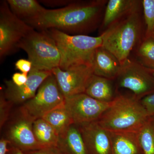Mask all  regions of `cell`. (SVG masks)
Returning a JSON list of instances; mask_svg holds the SVG:
<instances>
[{
	"mask_svg": "<svg viewBox=\"0 0 154 154\" xmlns=\"http://www.w3.org/2000/svg\"><path fill=\"white\" fill-rule=\"evenodd\" d=\"M107 0L73 1L66 7L46 9L28 23L38 30L56 29L70 35H86L99 29Z\"/></svg>",
	"mask_w": 154,
	"mask_h": 154,
	"instance_id": "obj_1",
	"label": "cell"
},
{
	"mask_svg": "<svg viewBox=\"0 0 154 154\" xmlns=\"http://www.w3.org/2000/svg\"><path fill=\"white\" fill-rule=\"evenodd\" d=\"M146 30L142 0H139L132 11L101 34L102 46L122 64L145 37Z\"/></svg>",
	"mask_w": 154,
	"mask_h": 154,
	"instance_id": "obj_2",
	"label": "cell"
},
{
	"mask_svg": "<svg viewBox=\"0 0 154 154\" xmlns=\"http://www.w3.org/2000/svg\"><path fill=\"white\" fill-rule=\"evenodd\" d=\"M149 117L140 99L118 92L97 122L108 131H139Z\"/></svg>",
	"mask_w": 154,
	"mask_h": 154,
	"instance_id": "obj_3",
	"label": "cell"
},
{
	"mask_svg": "<svg viewBox=\"0 0 154 154\" xmlns=\"http://www.w3.org/2000/svg\"><path fill=\"white\" fill-rule=\"evenodd\" d=\"M45 30L55 41L60 54L59 68L66 70L72 67L92 66L95 51L102 46V37L70 35L56 29Z\"/></svg>",
	"mask_w": 154,
	"mask_h": 154,
	"instance_id": "obj_4",
	"label": "cell"
},
{
	"mask_svg": "<svg viewBox=\"0 0 154 154\" xmlns=\"http://www.w3.org/2000/svg\"><path fill=\"white\" fill-rule=\"evenodd\" d=\"M17 48L27 54L32 69L52 72L59 67L60 53L54 39L45 30L33 29L20 41Z\"/></svg>",
	"mask_w": 154,
	"mask_h": 154,
	"instance_id": "obj_5",
	"label": "cell"
},
{
	"mask_svg": "<svg viewBox=\"0 0 154 154\" xmlns=\"http://www.w3.org/2000/svg\"><path fill=\"white\" fill-rule=\"evenodd\" d=\"M34 29L11 11L7 1L0 2V60L18 50L21 40Z\"/></svg>",
	"mask_w": 154,
	"mask_h": 154,
	"instance_id": "obj_6",
	"label": "cell"
},
{
	"mask_svg": "<svg viewBox=\"0 0 154 154\" xmlns=\"http://www.w3.org/2000/svg\"><path fill=\"white\" fill-rule=\"evenodd\" d=\"M116 81L117 88L128 89L140 100L154 94L152 70L143 66L132 58L130 57L122 64Z\"/></svg>",
	"mask_w": 154,
	"mask_h": 154,
	"instance_id": "obj_7",
	"label": "cell"
},
{
	"mask_svg": "<svg viewBox=\"0 0 154 154\" xmlns=\"http://www.w3.org/2000/svg\"><path fill=\"white\" fill-rule=\"evenodd\" d=\"M34 121L21 106L12 113L5 125H6L5 138L10 141V146L23 152L43 148L36 140L33 133Z\"/></svg>",
	"mask_w": 154,
	"mask_h": 154,
	"instance_id": "obj_8",
	"label": "cell"
},
{
	"mask_svg": "<svg viewBox=\"0 0 154 154\" xmlns=\"http://www.w3.org/2000/svg\"><path fill=\"white\" fill-rule=\"evenodd\" d=\"M65 101V98L61 92L55 76L52 73L42 83L35 96L21 106L35 120L42 118Z\"/></svg>",
	"mask_w": 154,
	"mask_h": 154,
	"instance_id": "obj_9",
	"label": "cell"
},
{
	"mask_svg": "<svg viewBox=\"0 0 154 154\" xmlns=\"http://www.w3.org/2000/svg\"><path fill=\"white\" fill-rule=\"evenodd\" d=\"M110 103L100 102L85 93L68 97L65 102L73 124L77 125L98 121Z\"/></svg>",
	"mask_w": 154,
	"mask_h": 154,
	"instance_id": "obj_10",
	"label": "cell"
},
{
	"mask_svg": "<svg viewBox=\"0 0 154 154\" xmlns=\"http://www.w3.org/2000/svg\"><path fill=\"white\" fill-rule=\"evenodd\" d=\"M52 73L65 98L85 93L94 74L93 66L82 65L63 70L54 69Z\"/></svg>",
	"mask_w": 154,
	"mask_h": 154,
	"instance_id": "obj_11",
	"label": "cell"
},
{
	"mask_svg": "<svg viewBox=\"0 0 154 154\" xmlns=\"http://www.w3.org/2000/svg\"><path fill=\"white\" fill-rule=\"evenodd\" d=\"M52 73V72L32 69L27 82L20 87L16 86L12 80H5V88L2 89L6 99L14 105H23L35 96L42 83Z\"/></svg>",
	"mask_w": 154,
	"mask_h": 154,
	"instance_id": "obj_12",
	"label": "cell"
},
{
	"mask_svg": "<svg viewBox=\"0 0 154 154\" xmlns=\"http://www.w3.org/2000/svg\"><path fill=\"white\" fill-rule=\"evenodd\" d=\"M77 126L82 136L88 154H113L109 131L98 122Z\"/></svg>",
	"mask_w": 154,
	"mask_h": 154,
	"instance_id": "obj_13",
	"label": "cell"
},
{
	"mask_svg": "<svg viewBox=\"0 0 154 154\" xmlns=\"http://www.w3.org/2000/svg\"><path fill=\"white\" fill-rule=\"evenodd\" d=\"M139 131H108L113 154H144L140 144Z\"/></svg>",
	"mask_w": 154,
	"mask_h": 154,
	"instance_id": "obj_14",
	"label": "cell"
},
{
	"mask_svg": "<svg viewBox=\"0 0 154 154\" xmlns=\"http://www.w3.org/2000/svg\"><path fill=\"white\" fill-rule=\"evenodd\" d=\"M92 66L94 75L116 81L121 64L111 53L101 46L95 51Z\"/></svg>",
	"mask_w": 154,
	"mask_h": 154,
	"instance_id": "obj_15",
	"label": "cell"
},
{
	"mask_svg": "<svg viewBox=\"0 0 154 154\" xmlns=\"http://www.w3.org/2000/svg\"><path fill=\"white\" fill-rule=\"evenodd\" d=\"M139 0H109L106 5L99 36L130 13Z\"/></svg>",
	"mask_w": 154,
	"mask_h": 154,
	"instance_id": "obj_16",
	"label": "cell"
},
{
	"mask_svg": "<svg viewBox=\"0 0 154 154\" xmlns=\"http://www.w3.org/2000/svg\"><path fill=\"white\" fill-rule=\"evenodd\" d=\"M114 81L94 75L85 94L100 102L110 103L118 93Z\"/></svg>",
	"mask_w": 154,
	"mask_h": 154,
	"instance_id": "obj_17",
	"label": "cell"
},
{
	"mask_svg": "<svg viewBox=\"0 0 154 154\" xmlns=\"http://www.w3.org/2000/svg\"><path fill=\"white\" fill-rule=\"evenodd\" d=\"M57 147L64 154H88L79 128L75 124L60 135Z\"/></svg>",
	"mask_w": 154,
	"mask_h": 154,
	"instance_id": "obj_18",
	"label": "cell"
},
{
	"mask_svg": "<svg viewBox=\"0 0 154 154\" xmlns=\"http://www.w3.org/2000/svg\"><path fill=\"white\" fill-rule=\"evenodd\" d=\"M7 2L12 13L27 24L37 19L46 10L36 0H7Z\"/></svg>",
	"mask_w": 154,
	"mask_h": 154,
	"instance_id": "obj_19",
	"label": "cell"
},
{
	"mask_svg": "<svg viewBox=\"0 0 154 154\" xmlns=\"http://www.w3.org/2000/svg\"><path fill=\"white\" fill-rule=\"evenodd\" d=\"M33 131L36 140L42 147L57 146L59 135L43 118L34 121Z\"/></svg>",
	"mask_w": 154,
	"mask_h": 154,
	"instance_id": "obj_20",
	"label": "cell"
},
{
	"mask_svg": "<svg viewBox=\"0 0 154 154\" xmlns=\"http://www.w3.org/2000/svg\"><path fill=\"white\" fill-rule=\"evenodd\" d=\"M42 118L51 125L59 135L73 124L65 102L50 111Z\"/></svg>",
	"mask_w": 154,
	"mask_h": 154,
	"instance_id": "obj_21",
	"label": "cell"
},
{
	"mask_svg": "<svg viewBox=\"0 0 154 154\" xmlns=\"http://www.w3.org/2000/svg\"><path fill=\"white\" fill-rule=\"evenodd\" d=\"M130 57L143 66L154 70V36L145 37Z\"/></svg>",
	"mask_w": 154,
	"mask_h": 154,
	"instance_id": "obj_22",
	"label": "cell"
},
{
	"mask_svg": "<svg viewBox=\"0 0 154 154\" xmlns=\"http://www.w3.org/2000/svg\"><path fill=\"white\" fill-rule=\"evenodd\" d=\"M140 140L144 154H154V115L149 116L139 131Z\"/></svg>",
	"mask_w": 154,
	"mask_h": 154,
	"instance_id": "obj_23",
	"label": "cell"
},
{
	"mask_svg": "<svg viewBox=\"0 0 154 154\" xmlns=\"http://www.w3.org/2000/svg\"><path fill=\"white\" fill-rule=\"evenodd\" d=\"M146 25L145 37L154 35V0H142Z\"/></svg>",
	"mask_w": 154,
	"mask_h": 154,
	"instance_id": "obj_24",
	"label": "cell"
},
{
	"mask_svg": "<svg viewBox=\"0 0 154 154\" xmlns=\"http://www.w3.org/2000/svg\"><path fill=\"white\" fill-rule=\"evenodd\" d=\"M14 104L6 99L3 89L0 93V128L4 127L12 114Z\"/></svg>",
	"mask_w": 154,
	"mask_h": 154,
	"instance_id": "obj_25",
	"label": "cell"
},
{
	"mask_svg": "<svg viewBox=\"0 0 154 154\" xmlns=\"http://www.w3.org/2000/svg\"><path fill=\"white\" fill-rule=\"evenodd\" d=\"M15 67L22 73L29 74L32 69V64L29 60L20 59L15 63Z\"/></svg>",
	"mask_w": 154,
	"mask_h": 154,
	"instance_id": "obj_26",
	"label": "cell"
},
{
	"mask_svg": "<svg viewBox=\"0 0 154 154\" xmlns=\"http://www.w3.org/2000/svg\"><path fill=\"white\" fill-rule=\"evenodd\" d=\"M141 101L149 116L154 115V94L146 96Z\"/></svg>",
	"mask_w": 154,
	"mask_h": 154,
	"instance_id": "obj_27",
	"label": "cell"
},
{
	"mask_svg": "<svg viewBox=\"0 0 154 154\" xmlns=\"http://www.w3.org/2000/svg\"><path fill=\"white\" fill-rule=\"evenodd\" d=\"M24 152L25 154H64L57 146L43 148Z\"/></svg>",
	"mask_w": 154,
	"mask_h": 154,
	"instance_id": "obj_28",
	"label": "cell"
},
{
	"mask_svg": "<svg viewBox=\"0 0 154 154\" xmlns=\"http://www.w3.org/2000/svg\"><path fill=\"white\" fill-rule=\"evenodd\" d=\"M71 0H43L38 1L46 6L51 7H66L72 2Z\"/></svg>",
	"mask_w": 154,
	"mask_h": 154,
	"instance_id": "obj_29",
	"label": "cell"
},
{
	"mask_svg": "<svg viewBox=\"0 0 154 154\" xmlns=\"http://www.w3.org/2000/svg\"><path fill=\"white\" fill-rule=\"evenodd\" d=\"M28 75L22 72L15 73L12 75V82L18 87L23 85L27 82Z\"/></svg>",
	"mask_w": 154,
	"mask_h": 154,
	"instance_id": "obj_30",
	"label": "cell"
},
{
	"mask_svg": "<svg viewBox=\"0 0 154 154\" xmlns=\"http://www.w3.org/2000/svg\"><path fill=\"white\" fill-rule=\"evenodd\" d=\"M10 142L7 139L2 137L0 140V154H7L9 150Z\"/></svg>",
	"mask_w": 154,
	"mask_h": 154,
	"instance_id": "obj_31",
	"label": "cell"
},
{
	"mask_svg": "<svg viewBox=\"0 0 154 154\" xmlns=\"http://www.w3.org/2000/svg\"><path fill=\"white\" fill-rule=\"evenodd\" d=\"M10 146V145H9ZM7 154H25L24 152L19 149L10 146L9 150Z\"/></svg>",
	"mask_w": 154,
	"mask_h": 154,
	"instance_id": "obj_32",
	"label": "cell"
},
{
	"mask_svg": "<svg viewBox=\"0 0 154 154\" xmlns=\"http://www.w3.org/2000/svg\"><path fill=\"white\" fill-rule=\"evenodd\" d=\"M152 72H153V75H154V70H152Z\"/></svg>",
	"mask_w": 154,
	"mask_h": 154,
	"instance_id": "obj_33",
	"label": "cell"
},
{
	"mask_svg": "<svg viewBox=\"0 0 154 154\" xmlns=\"http://www.w3.org/2000/svg\"></svg>",
	"mask_w": 154,
	"mask_h": 154,
	"instance_id": "obj_34",
	"label": "cell"
}]
</instances>
